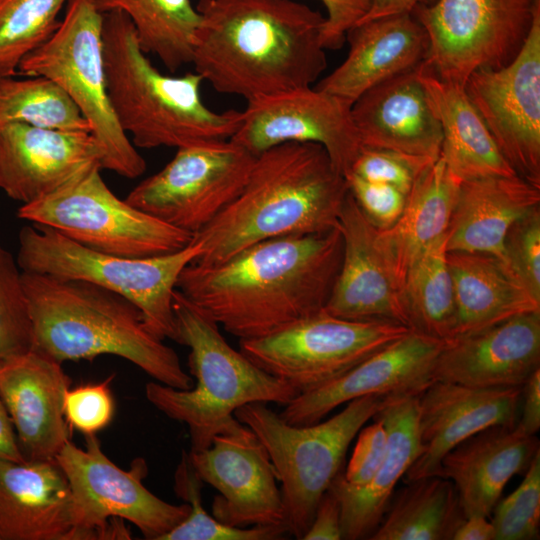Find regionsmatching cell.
<instances>
[{"label": "cell", "mask_w": 540, "mask_h": 540, "mask_svg": "<svg viewBox=\"0 0 540 540\" xmlns=\"http://www.w3.org/2000/svg\"><path fill=\"white\" fill-rule=\"evenodd\" d=\"M342 252L339 227L272 238L216 264L190 263L176 288L239 340L258 338L324 309Z\"/></svg>", "instance_id": "obj_1"}, {"label": "cell", "mask_w": 540, "mask_h": 540, "mask_svg": "<svg viewBox=\"0 0 540 540\" xmlns=\"http://www.w3.org/2000/svg\"><path fill=\"white\" fill-rule=\"evenodd\" d=\"M192 64L247 102L310 87L327 66L325 17L293 0H199Z\"/></svg>", "instance_id": "obj_2"}, {"label": "cell", "mask_w": 540, "mask_h": 540, "mask_svg": "<svg viewBox=\"0 0 540 540\" xmlns=\"http://www.w3.org/2000/svg\"><path fill=\"white\" fill-rule=\"evenodd\" d=\"M348 183L315 143L290 142L256 156L236 198L193 236L192 263L216 264L264 240L339 227Z\"/></svg>", "instance_id": "obj_3"}, {"label": "cell", "mask_w": 540, "mask_h": 540, "mask_svg": "<svg viewBox=\"0 0 540 540\" xmlns=\"http://www.w3.org/2000/svg\"><path fill=\"white\" fill-rule=\"evenodd\" d=\"M32 349L60 362L115 355L157 382L190 389L194 380L177 353L147 327L125 297L96 284L22 271Z\"/></svg>", "instance_id": "obj_4"}, {"label": "cell", "mask_w": 540, "mask_h": 540, "mask_svg": "<svg viewBox=\"0 0 540 540\" xmlns=\"http://www.w3.org/2000/svg\"><path fill=\"white\" fill-rule=\"evenodd\" d=\"M107 90L116 119L136 147L183 146L229 140L241 111L216 112L201 98L202 77L161 73L141 49L129 18L103 13Z\"/></svg>", "instance_id": "obj_5"}, {"label": "cell", "mask_w": 540, "mask_h": 540, "mask_svg": "<svg viewBox=\"0 0 540 540\" xmlns=\"http://www.w3.org/2000/svg\"><path fill=\"white\" fill-rule=\"evenodd\" d=\"M176 339L189 347L192 388L176 389L159 382L145 386L147 400L170 419L186 424L190 451L210 446L213 437L237 421L239 407L253 402L288 404L297 391L231 347L219 325L177 288L173 295Z\"/></svg>", "instance_id": "obj_6"}, {"label": "cell", "mask_w": 540, "mask_h": 540, "mask_svg": "<svg viewBox=\"0 0 540 540\" xmlns=\"http://www.w3.org/2000/svg\"><path fill=\"white\" fill-rule=\"evenodd\" d=\"M386 397L372 395L351 400L329 419L304 426L286 423L264 402L235 410V418L257 435L268 452L281 483L288 534L303 538L322 495L341 471L350 443Z\"/></svg>", "instance_id": "obj_7"}, {"label": "cell", "mask_w": 540, "mask_h": 540, "mask_svg": "<svg viewBox=\"0 0 540 540\" xmlns=\"http://www.w3.org/2000/svg\"><path fill=\"white\" fill-rule=\"evenodd\" d=\"M16 257L21 271L90 282L135 304L149 330L176 339L173 295L182 270L201 254L191 241L173 253L131 258L84 247L44 225L24 226Z\"/></svg>", "instance_id": "obj_8"}, {"label": "cell", "mask_w": 540, "mask_h": 540, "mask_svg": "<svg viewBox=\"0 0 540 540\" xmlns=\"http://www.w3.org/2000/svg\"><path fill=\"white\" fill-rule=\"evenodd\" d=\"M19 74L45 77L71 99L103 150L102 168L126 178L144 173L146 162L120 127L110 103L103 13L95 0H68L57 28L22 60Z\"/></svg>", "instance_id": "obj_9"}, {"label": "cell", "mask_w": 540, "mask_h": 540, "mask_svg": "<svg viewBox=\"0 0 540 540\" xmlns=\"http://www.w3.org/2000/svg\"><path fill=\"white\" fill-rule=\"evenodd\" d=\"M85 440L81 449L69 439L55 457L71 489L73 540L131 539L124 521L144 538L160 540L186 519L188 503H168L144 486L148 468L142 458L123 470L102 451L95 434Z\"/></svg>", "instance_id": "obj_10"}, {"label": "cell", "mask_w": 540, "mask_h": 540, "mask_svg": "<svg viewBox=\"0 0 540 540\" xmlns=\"http://www.w3.org/2000/svg\"><path fill=\"white\" fill-rule=\"evenodd\" d=\"M101 169L93 166L57 190L22 204L17 216L89 249L131 258L173 253L192 241L191 233L118 198Z\"/></svg>", "instance_id": "obj_11"}, {"label": "cell", "mask_w": 540, "mask_h": 540, "mask_svg": "<svg viewBox=\"0 0 540 540\" xmlns=\"http://www.w3.org/2000/svg\"><path fill=\"white\" fill-rule=\"evenodd\" d=\"M410 330L393 322L343 319L323 309L268 335L239 340V350L299 395L340 377Z\"/></svg>", "instance_id": "obj_12"}, {"label": "cell", "mask_w": 540, "mask_h": 540, "mask_svg": "<svg viewBox=\"0 0 540 540\" xmlns=\"http://www.w3.org/2000/svg\"><path fill=\"white\" fill-rule=\"evenodd\" d=\"M540 0H435L411 12L429 38L425 66L464 86L480 69H498L520 52Z\"/></svg>", "instance_id": "obj_13"}, {"label": "cell", "mask_w": 540, "mask_h": 540, "mask_svg": "<svg viewBox=\"0 0 540 540\" xmlns=\"http://www.w3.org/2000/svg\"><path fill=\"white\" fill-rule=\"evenodd\" d=\"M255 159L230 139L183 146L125 201L194 236L240 193Z\"/></svg>", "instance_id": "obj_14"}, {"label": "cell", "mask_w": 540, "mask_h": 540, "mask_svg": "<svg viewBox=\"0 0 540 540\" xmlns=\"http://www.w3.org/2000/svg\"><path fill=\"white\" fill-rule=\"evenodd\" d=\"M464 89L515 173L540 187V8L517 56L473 72Z\"/></svg>", "instance_id": "obj_15"}, {"label": "cell", "mask_w": 540, "mask_h": 540, "mask_svg": "<svg viewBox=\"0 0 540 540\" xmlns=\"http://www.w3.org/2000/svg\"><path fill=\"white\" fill-rule=\"evenodd\" d=\"M351 104L316 88L302 87L247 102L230 140L254 156L284 143H315L344 176L363 148Z\"/></svg>", "instance_id": "obj_16"}, {"label": "cell", "mask_w": 540, "mask_h": 540, "mask_svg": "<svg viewBox=\"0 0 540 540\" xmlns=\"http://www.w3.org/2000/svg\"><path fill=\"white\" fill-rule=\"evenodd\" d=\"M188 453L202 482L219 492L212 503L215 519L233 527L284 525L274 467L248 426L237 420L216 434L208 448Z\"/></svg>", "instance_id": "obj_17"}, {"label": "cell", "mask_w": 540, "mask_h": 540, "mask_svg": "<svg viewBox=\"0 0 540 540\" xmlns=\"http://www.w3.org/2000/svg\"><path fill=\"white\" fill-rule=\"evenodd\" d=\"M443 344L444 340L410 330L340 377L297 395L279 416L288 424L304 426L360 397L419 396L435 381V363Z\"/></svg>", "instance_id": "obj_18"}, {"label": "cell", "mask_w": 540, "mask_h": 540, "mask_svg": "<svg viewBox=\"0 0 540 540\" xmlns=\"http://www.w3.org/2000/svg\"><path fill=\"white\" fill-rule=\"evenodd\" d=\"M343 252L324 310L355 321L393 322L411 329L403 290L383 254L378 229L348 193L339 217Z\"/></svg>", "instance_id": "obj_19"}, {"label": "cell", "mask_w": 540, "mask_h": 540, "mask_svg": "<svg viewBox=\"0 0 540 540\" xmlns=\"http://www.w3.org/2000/svg\"><path fill=\"white\" fill-rule=\"evenodd\" d=\"M522 387L476 388L434 381L418 399L421 452L406 482L436 475L444 456L472 435L518 422Z\"/></svg>", "instance_id": "obj_20"}, {"label": "cell", "mask_w": 540, "mask_h": 540, "mask_svg": "<svg viewBox=\"0 0 540 540\" xmlns=\"http://www.w3.org/2000/svg\"><path fill=\"white\" fill-rule=\"evenodd\" d=\"M103 158L91 132L10 123L0 129V189L30 203L91 167H102Z\"/></svg>", "instance_id": "obj_21"}, {"label": "cell", "mask_w": 540, "mask_h": 540, "mask_svg": "<svg viewBox=\"0 0 540 540\" xmlns=\"http://www.w3.org/2000/svg\"><path fill=\"white\" fill-rule=\"evenodd\" d=\"M70 385L61 363L34 349L0 360V397L26 460H55L70 439Z\"/></svg>", "instance_id": "obj_22"}, {"label": "cell", "mask_w": 540, "mask_h": 540, "mask_svg": "<svg viewBox=\"0 0 540 540\" xmlns=\"http://www.w3.org/2000/svg\"><path fill=\"white\" fill-rule=\"evenodd\" d=\"M540 368V311L445 340L435 381L476 388L522 387Z\"/></svg>", "instance_id": "obj_23"}, {"label": "cell", "mask_w": 540, "mask_h": 540, "mask_svg": "<svg viewBox=\"0 0 540 540\" xmlns=\"http://www.w3.org/2000/svg\"><path fill=\"white\" fill-rule=\"evenodd\" d=\"M345 60L314 87L349 104L365 91L422 64L429 38L412 13L358 22L346 34Z\"/></svg>", "instance_id": "obj_24"}, {"label": "cell", "mask_w": 540, "mask_h": 540, "mask_svg": "<svg viewBox=\"0 0 540 540\" xmlns=\"http://www.w3.org/2000/svg\"><path fill=\"white\" fill-rule=\"evenodd\" d=\"M419 396H387L373 418L387 431L383 460L364 485L349 484L340 471L330 491L340 503L342 539L370 538L390 503L397 483L421 452L418 429Z\"/></svg>", "instance_id": "obj_25"}, {"label": "cell", "mask_w": 540, "mask_h": 540, "mask_svg": "<svg viewBox=\"0 0 540 540\" xmlns=\"http://www.w3.org/2000/svg\"><path fill=\"white\" fill-rule=\"evenodd\" d=\"M420 65L377 84L354 101L351 116L363 146L439 158L442 130L420 80Z\"/></svg>", "instance_id": "obj_26"}, {"label": "cell", "mask_w": 540, "mask_h": 540, "mask_svg": "<svg viewBox=\"0 0 540 540\" xmlns=\"http://www.w3.org/2000/svg\"><path fill=\"white\" fill-rule=\"evenodd\" d=\"M540 451L536 435L517 423L484 429L449 451L436 475L454 484L465 518L489 517L509 480Z\"/></svg>", "instance_id": "obj_27"}, {"label": "cell", "mask_w": 540, "mask_h": 540, "mask_svg": "<svg viewBox=\"0 0 540 540\" xmlns=\"http://www.w3.org/2000/svg\"><path fill=\"white\" fill-rule=\"evenodd\" d=\"M71 489L55 460H0V540H73Z\"/></svg>", "instance_id": "obj_28"}, {"label": "cell", "mask_w": 540, "mask_h": 540, "mask_svg": "<svg viewBox=\"0 0 540 540\" xmlns=\"http://www.w3.org/2000/svg\"><path fill=\"white\" fill-rule=\"evenodd\" d=\"M540 206V187L514 176L464 181L446 232L447 251L487 253L502 260L515 221Z\"/></svg>", "instance_id": "obj_29"}, {"label": "cell", "mask_w": 540, "mask_h": 540, "mask_svg": "<svg viewBox=\"0 0 540 540\" xmlns=\"http://www.w3.org/2000/svg\"><path fill=\"white\" fill-rule=\"evenodd\" d=\"M461 183L439 156L414 181L398 220L378 229L379 246L402 290L413 263L446 235Z\"/></svg>", "instance_id": "obj_30"}, {"label": "cell", "mask_w": 540, "mask_h": 540, "mask_svg": "<svg viewBox=\"0 0 540 540\" xmlns=\"http://www.w3.org/2000/svg\"><path fill=\"white\" fill-rule=\"evenodd\" d=\"M419 77L440 122V156L462 182L517 175L499 151L464 86L441 80L424 64Z\"/></svg>", "instance_id": "obj_31"}, {"label": "cell", "mask_w": 540, "mask_h": 540, "mask_svg": "<svg viewBox=\"0 0 540 540\" xmlns=\"http://www.w3.org/2000/svg\"><path fill=\"white\" fill-rule=\"evenodd\" d=\"M447 261L455 301L453 337L482 330L520 314L540 311V302L530 296L498 257L448 251Z\"/></svg>", "instance_id": "obj_32"}, {"label": "cell", "mask_w": 540, "mask_h": 540, "mask_svg": "<svg viewBox=\"0 0 540 540\" xmlns=\"http://www.w3.org/2000/svg\"><path fill=\"white\" fill-rule=\"evenodd\" d=\"M465 519L452 481L439 475L394 492L371 540H453Z\"/></svg>", "instance_id": "obj_33"}, {"label": "cell", "mask_w": 540, "mask_h": 540, "mask_svg": "<svg viewBox=\"0 0 540 540\" xmlns=\"http://www.w3.org/2000/svg\"><path fill=\"white\" fill-rule=\"evenodd\" d=\"M101 13L120 11L132 23L139 45L170 71L191 63L200 14L191 0H95Z\"/></svg>", "instance_id": "obj_34"}, {"label": "cell", "mask_w": 540, "mask_h": 540, "mask_svg": "<svg viewBox=\"0 0 540 540\" xmlns=\"http://www.w3.org/2000/svg\"><path fill=\"white\" fill-rule=\"evenodd\" d=\"M447 252L444 235L413 263L403 285L411 329L444 341L453 337L456 324Z\"/></svg>", "instance_id": "obj_35"}, {"label": "cell", "mask_w": 540, "mask_h": 540, "mask_svg": "<svg viewBox=\"0 0 540 540\" xmlns=\"http://www.w3.org/2000/svg\"><path fill=\"white\" fill-rule=\"evenodd\" d=\"M10 123L91 132L71 99L41 76H0V129Z\"/></svg>", "instance_id": "obj_36"}, {"label": "cell", "mask_w": 540, "mask_h": 540, "mask_svg": "<svg viewBox=\"0 0 540 540\" xmlns=\"http://www.w3.org/2000/svg\"><path fill=\"white\" fill-rule=\"evenodd\" d=\"M68 0H0V76H17L22 60L57 28Z\"/></svg>", "instance_id": "obj_37"}, {"label": "cell", "mask_w": 540, "mask_h": 540, "mask_svg": "<svg viewBox=\"0 0 540 540\" xmlns=\"http://www.w3.org/2000/svg\"><path fill=\"white\" fill-rule=\"evenodd\" d=\"M202 480L197 475L189 453L183 451L174 475V490L190 505L185 520L160 540H276L288 534L284 525L233 527L209 515L202 506Z\"/></svg>", "instance_id": "obj_38"}, {"label": "cell", "mask_w": 540, "mask_h": 540, "mask_svg": "<svg viewBox=\"0 0 540 540\" xmlns=\"http://www.w3.org/2000/svg\"><path fill=\"white\" fill-rule=\"evenodd\" d=\"M16 259L0 244V360L32 349L29 308Z\"/></svg>", "instance_id": "obj_39"}, {"label": "cell", "mask_w": 540, "mask_h": 540, "mask_svg": "<svg viewBox=\"0 0 540 540\" xmlns=\"http://www.w3.org/2000/svg\"><path fill=\"white\" fill-rule=\"evenodd\" d=\"M495 540H533L539 537L540 451L530 462L519 486L498 501L493 511Z\"/></svg>", "instance_id": "obj_40"}, {"label": "cell", "mask_w": 540, "mask_h": 540, "mask_svg": "<svg viewBox=\"0 0 540 540\" xmlns=\"http://www.w3.org/2000/svg\"><path fill=\"white\" fill-rule=\"evenodd\" d=\"M501 261L530 296L540 302V206L510 227Z\"/></svg>", "instance_id": "obj_41"}, {"label": "cell", "mask_w": 540, "mask_h": 540, "mask_svg": "<svg viewBox=\"0 0 540 540\" xmlns=\"http://www.w3.org/2000/svg\"><path fill=\"white\" fill-rule=\"evenodd\" d=\"M434 161L394 150L363 146L348 173L391 185L407 195L418 175Z\"/></svg>", "instance_id": "obj_42"}, {"label": "cell", "mask_w": 540, "mask_h": 540, "mask_svg": "<svg viewBox=\"0 0 540 540\" xmlns=\"http://www.w3.org/2000/svg\"><path fill=\"white\" fill-rule=\"evenodd\" d=\"M114 376L102 382L69 388L64 398V416L70 426L84 435L96 434L114 416L115 402L110 389Z\"/></svg>", "instance_id": "obj_43"}, {"label": "cell", "mask_w": 540, "mask_h": 540, "mask_svg": "<svg viewBox=\"0 0 540 540\" xmlns=\"http://www.w3.org/2000/svg\"><path fill=\"white\" fill-rule=\"evenodd\" d=\"M345 178L350 194L374 227L385 230L398 220L406 194L391 185L368 181L353 173L346 174Z\"/></svg>", "instance_id": "obj_44"}, {"label": "cell", "mask_w": 540, "mask_h": 540, "mask_svg": "<svg viewBox=\"0 0 540 540\" xmlns=\"http://www.w3.org/2000/svg\"><path fill=\"white\" fill-rule=\"evenodd\" d=\"M374 422L359 430L357 442L347 465L344 479L351 485L366 484L379 468L386 450L387 431L384 424Z\"/></svg>", "instance_id": "obj_45"}, {"label": "cell", "mask_w": 540, "mask_h": 540, "mask_svg": "<svg viewBox=\"0 0 540 540\" xmlns=\"http://www.w3.org/2000/svg\"><path fill=\"white\" fill-rule=\"evenodd\" d=\"M327 16L322 27V44L327 50L340 49L351 27L367 13L370 0H319Z\"/></svg>", "instance_id": "obj_46"}, {"label": "cell", "mask_w": 540, "mask_h": 540, "mask_svg": "<svg viewBox=\"0 0 540 540\" xmlns=\"http://www.w3.org/2000/svg\"><path fill=\"white\" fill-rule=\"evenodd\" d=\"M303 540H340L341 509L337 497L329 489L322 495L312 523Z\"/></svg>", "instance_id": "obj_47"}, {"label": "cell", "mask_w": 540, "mask_h": 540, "mask_svg": "<svg viewBox=\"0 0 540 540\" xmlns=\"http://www.w3.org/2000/svg\"><path fill=\"white\" fill-rule=\"evenodd\" d=\"M520 413L517 424L529 435L540 428V368L522 386Z\"/></svg>", "instance_id": "obj_48"}, {"label": "cell", "mask_w": 540, "mask_h": 540, "mask_svg": "<svg viewBox=\"0 0 540 540\" xmlns=\"http://www.w3.org/2000/svg\"><path fill=\"white\" fill-rule=\"evenodd\" d=\"M0 460L22 462L24 458L17 437L7 413V410L0 397Z\"/></svg>", "instance_id": "obj_49"}, {"label": "cell", "mask_w": 540, "mask_h": 540, "mask_svg": "<svg viewBox=\"0 0 540 540\" xmlns=\"http://www.w3.org/2000/svg\"><path fill=\"white\" fill-rule=\"evenodd\" d=\"M434 1L435 0H370V6L367 13L358 22L398 13H411L416 6L430 4Z\"/></svg>", "instance_id": "obj_50"}, {"label": "cell", "mask_w": 540, "mask_h": 540, "mask_svg": "<svg viewBox=\"0 0 540 540\" xmlns=\"http://www.w3.org/2000/svg\"><path fill=\"white\" fill-rule=\"evenodd\" d=\"M484 516L466 517L453 535V540H495L492 522Z\"/></svg>", "instance_id": "obj_51"}]
</instances>
